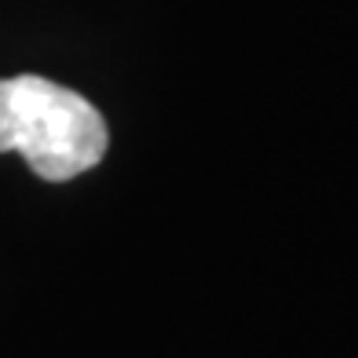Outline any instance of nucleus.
<instances>
[{
    "mask_svg": "<svg viewBox=\"0 0 358 358\" xmlns=\"http://www.w3.org/2000/svg\"><path fill=\"white\" fill-rule=\"evenodd\" d=\"M106 121L85 95L48 77L0 80V154H22L48 183L95 169L106 154Z\"/></svg>",
    "mask_w": 358,
    "mask_h": 358,
    "instance_id": "f257e3e1",
    "label": "nucleus"
}]
</instances>
